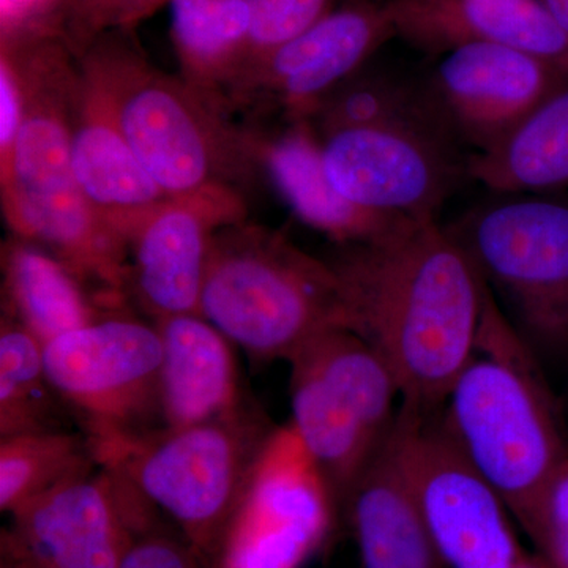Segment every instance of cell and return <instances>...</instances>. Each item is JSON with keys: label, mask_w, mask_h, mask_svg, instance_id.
<instances>
[{"label": "cell", "mask_w": 568, "mask_h": 568, "mask_svg": "<svg viewBox=\"0 0 568 568\" xmlns=\"http://www.w3.org/2000/svg\"><path fill=\"white\" fill-rule=\"evenodd\" d=\"M536 354L485 283L476 349L440 409L455 443L525 532L568 459L566 422Z\"/></svg>", "instance_id": "obj_4"}, {"label": "cell", "mask_w": 568, "mask_h": 568, "mask_svg": "<svg viewBox=\"0 0 568 568\" xmlns=\"http://www.w3.org/2000/svg\"><path fill=\"white\" fill-rule=\"evenodd\" d=\"M308 122L325 175L351 203L388 216L437 220L467 178L457 134L426 84L361 71L320 103Z\"/></svg>", "instance_id": "obj_3"}, {"label": "cell", "mask_w": 568, "mask_h": 568, "mask_svg": "<svg viewBox=\"0 0 568 568\" xmlns=\"http://www.w3.org/2000/svg\"><path fill=\"white\" fill-rule=\"evenodd\" d=\"M2 315L47 346L52 339L111 315L126 302L100 293L54 254L10 234L2 242Z\"/></svg>", "instance_id": "obj_22"}, {"label": "cell", "mask_w": 568, "mask_h": 568, "mask_svg": "<svg viewBox=\"0 0 568 568\" xmlns=\"http://www.w3.org/2000/svg\"><path fill=\"white\" fill-rule=\"evenodd\" d=\"M364 568H446L418 504L396 418L343 500Z\"/></svg>", "instance_id": "obj_18"}, {"label": "cell", "mask_w": 568, "mask_h": 568, "mask_svg": "<svg viewBox=\"0 0 568 568\" xmlns=\"http://www.w3.org/2000/svg\"><path fill=\"white\" fill-rule=\"evenodd\" d=\"M24 93L17 67L0 52V171L9 166L20 136Z\"/></svg>", "instance_id": "obj_31"}, {"label": "cell", "mask_w": 568, "mask_h": 568, "mask_svg": "<svg viewBox=\"0 0 568 568\" xmlns=\"http://www.w3.org/2000/svg\"><path fill=\"white\" fill-rule=\"evenodd\" d=\"M395 36L425 51L495 43L568 71V36L540 0H387Z\"/></svg>", "instance_id": "obj_17"}, {"label": "cell", "mask_w": 568, "mask_h": 568, "mask_svg": "<svg viewBox=\"0 0 568 568\" xmlns=\"http://www.w3.org/2000/svg\"><path fill=\"white\" fill-rule=\"evenodd\" d=\"M201 316L256 362H287L316 335L347 328L328 261L246 220L213 237Z\"/></svg>", "instance_id": "obj_6"}, {"label": "cell", "mask_w": 568, "mask_h": 568, "mask_svg": "<svg viewBox=\"0 0 568 568\" xmlns=\"http://www.w3.org/2000/svg\"><path fill=\"white\" fill-rule=\"evenodd\" d=\"M100 466L82 429H54L0 439V511L14 514Z\"/></svg>", "instance_id": "obj_25"}, {"label": "cell", "mask_w": 568, "mask_h": 568, "mask_svg": "<svg viewBox=\"0 0 568 568\" xmlns=\"http://www.w3.org/2000/svg\"><path fill=\"white\" fill-rule=\"evenodd\" d=\"M347 331L394 373L402 403L439 410L476 349L485 282L437 220H407L328 257Z\"/></svg>", "instance_id": "obj_1"}, {"label": "cell", "mask_w": 568, "mask_h": 568, "mask_svg": "<svg viewBox=\"0 0 568 568\" xmlns=\"http://www.w3.org/2000/svg\"><path fill=\"white\" fill-rule=\"evenodd\" d=\"M44 346L11 317H0V439L70 429V410L52 387Z\"/></svg>", "instance_id": "obj_26"}, {"label": "cell", "mask_w": 568, "mask_h": 568, "mask_svg": "<svg viewBox=\"0 0 568 568\" xmlns=\"http://www.w3.org/2000/svg\"><path fill=\"white\" fill-rule=\"evenodd\" d=\"M567 81L568 71L529 52L467 43L444 52L425 84L458 140L485 152Z\"/></svg>", "instance_id": "obj_16"}, {"label": "cell", "mask_w": 568, "mask_h": 568, "mask_svg": "<svg viewBox=\"0 0 568 568\" xmlns=\"http://www.w3.org/2000/svg\"><path fill=\"white\" fill-rule=\"evenodd\" d=\"M162 338L126 312L58 336L44 346L52 387L93 446L162 428Z\"/></svg>", "instance_id": "obj_10"}, {"label": "cell", "mask_w": 568, "mask_h": 568, "mask_svg": "<svg viewBox=\"0 0 568 568\" xmlns=\"http://www.w3.org/2000/svg\"><path fill=\"white\" fill-rule=\"evenodd\" d=\"M71 166L85 203L126 245L142 220L170 197L84 74L71 125Z\"/></svg>", "instance_id": "obj_19"}, {"label": "cell", "mask_w": 568, "mask_h": 568, "mask_svg": "<svg viewBox=\"0 0 568 568\" xmlns=\"http://www.w3.org/2000/svg\"><path fill=\"white\" fill-rule=\"evenodd\" d=\"M287 364L291 425L342 510L347 493L390 432L402 392L375 347L347 328L316 335Z\"/></svg>", "instance_id": "obj_8"}, {"label": "cell", "mask_w": 568, "mask_h": 568, "mask_svg": "<svg viewBox=\"0 0 568 568\" xmlns=\"http://www.w3.org/2000/svg\"><path fill=\"white\" fill-rule=\"evenodd\" d=\"M159 515L122 474L100 465L9 515L0 568H121L134 536Z\"/></svg>", "instance_id": "obj_13"}, {"label": "cell", "mask_w": 568, "mask_h": 568, "mask_svg": "<svg viewBox=\"0 0 568 568\" xmlns=\"http://www.w3.org/2000/svg\"><path fill=\"white\" fill-rule=\"evenodd\" d=\"M78 61L168 196L209 189L244 193L264 179L253 125L235 122L181 77L153 65L134 31L100 37Z\"/></svg>", "instance_id": "obj_5"}, {"label": "cell", "mask_w": 568, "mask_h": 568, "mask_svg": "<svg viewBox=\"0 0 568 568\" xmlns=\"http://www.w3.org/2000/svg\"><path fill=\"white\" fill-rule=\"evenodd\" d=\"M440 409L402 403L396 414L407 470L433 544L446 568H515L528 551L511 526L514 515L455 443Z\"/></svg>", "instance_id": "obj_12"}, {"label": "cell", "mask_w": 568, "mask_h": 568, "mask_svg": "<svg viewBox=\"0 0 568 568\" xmlns=\"http://www.w3.org/2000/svg\"><path fill=\"white\" fill-rule=\"evenodd\" d=\"M467 178L499 194L568 185V81L495 148L467 159Z\"/></svg>", "instance_id": "obj_24"}, {"label": "cell", "mask_w": 568, "mask_h": 568, "mask_svg": "<svg viewBox=\"0 0 568 568\" xmlns=\"http://www.w3.org/2000/svg\"><path fill=\"white\" fill-rule=\"evenodd\" d=\"M515 568H549V566L540 558V556L537 555V552L536 555H529V552H526L525 558L519 560L518 566Z\"/></svg>", "instance_id": "obj_33"}, {"label": "cell", "mask_w": 568, "mask_h": 568, "mask_svg": "<svg viewBox=\"0 0 568 568\" xmlns=\"http://www.w3.org/2000/svg\"><path fill=\"white\" fill-rule=\"evenodd\" d=\"M526 534L549 568H568V459L545 489Z\"/></svg>", "instance_id": "obj_29"}, {"label": "cell", "mask_w": 568, "mask_h": 568, "mask_svg": "<svg viewBox=\"0 0 568 568\" xmlns=\"http://www.w3.org/2000/svg\"><path fill=\"white\" fill-rule=\"evenodd\" d=\"M168 7L179 77L205 100L233 115L230 97L252 55L248 2L171 0Z\"/></svg>", "instance_id": "obj_23"}, {"label": "cell", "mask_w": 568, "mask_h": 568, "mask_svg": "<svg viewBox=\"0 0 568 568\" xmlns=\"http://www.w3.org/2000/svg\"><path fill=\"white\" fill-rule=\"evenodd\" d=\"M121 568H204L181 530L162 514L134 536Z\"/></svg>", "instance_id": "obj_30"}, {"label": "cell", "mask_w": 568, "mask_h": 568, "mask_svg": "<svg viewBox=\"0 0 568 568\" xmlns=\"http://www.w3.org/2000/svg\"><path fill=\"white\" fill-rule=\"evenodd\" d=\"M252 125L263 178L302 223L336 245L373 241L410 220L368 211L336 192L325 175L320 141L308 121L284 122L275 132L263 123Z\"/></svg>", "instance_id": "obj_20"}, {"label": "cell", "mask_w": 568, "mask_h": 568, "mask_svg": "<svg viewBox=\"0 0 568 568\" xmlns=\"http://www.w3.org/2000/svg\"><path fill=\"white\" fill-rule=\"evenodd\" d=\"M395 36L386 3L353 2L332 9L294 39L246 65L230 97L231 114L260 123L308 121L320 103L361 71L366 59Z\"/></svg>", "instance_id": "obj_14"}, {"label": "cell", "mask_w": 568, "mask_h": 568, "mask_svg": "<svg viewBox=\"0 0 568 568\" xmlns=\"http://www.w3.org/2000/svg\"><path fill=\"white\" fill-rule=\"evenodd\" d=\"M0 52L17 67L24 93L20 136L0 171L10 234L54 254L85 282L118 284L126 271V245L85 203L71 166L80 61L51 24L2 32Z\"/></svg>", "instance_id": "obj_2"}, {"label": "cell", "mask_w": 568, "mask_h": 568, "mask_svg": "<svg viewBox=\"0 0 568 568\" xmlns=\"http://www.w3.org/2000/svg\"><path fill=\"white\" fill-rule=\"evenodd\" d=\"M536 353L568 354V203L508 197L447 227Z\"/></svg>", "instance_id": "obj_9"}, {"label": "cell", "mask_w": 568, "mask_h": 568, "mask_svg": "<svg viewBox=\"0 0 568 568\" xmlns=\"http://www.w3.org/2000/svg\"><path fill=\"white\" fill-rule=\"evenodd\" d=\"M244 220L245 194L233 189L170 196L142 220L129 241L130 297L152 323L201 316L213 237Z\"/></svg>", "instance_id": "obj_15"}, {"label": "cell", "mask_w": 568, "mask_h": 568, "mask_svg": "<svg viewBox=\"0 0 568 568\" xmlns=\"http://www.w3.org/2000/svg\"><path fill=\"white\" fill-rule=\"evenodd\" d=\"M276 425L261 406L182 428L97 444L100 465L122 474L181 530L207 568L219 538Z\"/></svg>", "instance_id": "obj_7"}, {"label": "cell", "mask_w": 568, "mask_h": 568, "mask_svg": "<svg viewBox=\"0 0 568 568\" xmlns=\"http://www.w3.org/2000/svg\"><path fill=\"white\" fill-rule=\"evenodd\" d=\"M338 519L331 485L287 422L265 444L207 568H304Z\"/></svg>", "instance_id": "obj_11"}, {"label": "cell", "mask_w": 568, "mask_h": 568, "mask_svg": "<svg viewBox=\"0 0 568 568\" xmlns=\"http://www.w3.org/2000/svg\"><path fill=\"white\" fill-rule=\"evenodd\" d=\"M162 338V428H182L237 413L252 403L233 343L200 315L155 321Z\"/></svg>", "instance_id": "obj_21"}, {"label": "cell", "mask_w": 568, "mask_h": 568, "mask_svg": "<svg viewBox=\"0 0 568 568\" xmlns=\"http://www.w3.org/2000/svg\"><path fill=\"white\" fill-rule=\"evenodd\" d=\"M540 2L568 36V0H540Z\"/></svg>", "instance_id": "obj_32"}, {"label": "cell", "mask_w": 568, "mask_h": 568, "mask_svg": "<svg viewBox=\"0 0 568 568\" xmlns=\"http://www.w3.org/2000/svg\"><path fill=\"white\" fill-rule=\"evenodd\" d=\"M246 2L253 20V47L248 63L264 52L274 50L284 41L306 31L310 26L315 24L332 10V0H246Z\"/></svg>", "instance_id": "obj_28"}, {"label": "cell", "mask_w": 568, "mask_h": 568, "mask_svg": "<svg viewBox=\"0 0 568 568\" xmlns=\"http://www.w3.org/2000/svg\"><path fill=\"white\" fill-rule=\"evenodd\" d=\"M171 0H63L59 31L77 58L110 32L134 31Z\"/></svg>", "instance_id": "obj_27"}]
</instances>
